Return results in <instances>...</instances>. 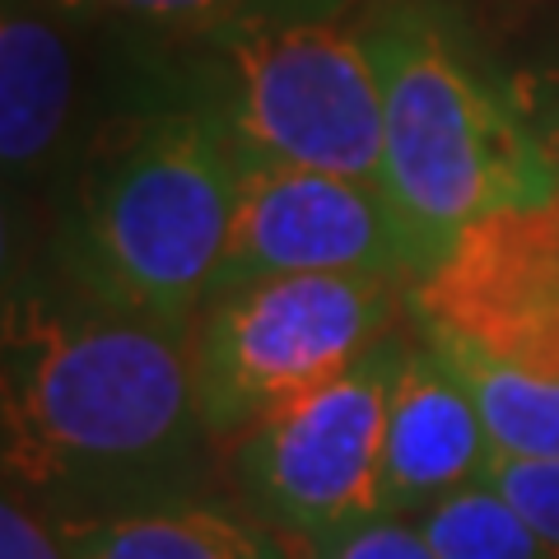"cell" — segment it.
I'll return each instance as SVG.
<instances>
[{
    "instance_id": "cell-15",
    "label": "cell",
    "mask_w": 559,
    "mask_h": 559,
    "mask_svg": "<svg viewBox=\"0 0 559 559\" xmlns=\"http://www.w3.org/2000/svg\"><path fill=\"white\" fill-rule=\"evenodd\" d=\"M485 485H495L527 518V527L559 555V457H495L485 471Z\"/></svg>"
},
{
    "instance_id": "cell-12",
    "label": "cell",
    "mask_w": 559,
    "mask_h": 559,
    "mask_svg": "<svg viewBox=\"0 0 559 559\" xmlns=\"http://www.w3.org/2000/svg\"><path fill=\"white\" fill-rule=\"evenodd\" d=\"M439 559H559L495 485H466L415 518Z\"/></svg>"
},
{
    "instance_id": "cell-11",
    "label": "cell",
    "mask_w": 559,
    "mask_h": 559,
    "mask_svg": "<svg viewBox=\"0 0 559 559\" xmlns=\"http://www.w3.org/2000/svg\"><path fill=\"white\" fill-rule=\"evenodd\" d=\"M457 369L466 392L489 429L495 457H559V373L518 369L509 359L485 355L480 345L419 331Z\"/></svg>"
},
{
    "instance_id": "cell-8",
    "label": "cell",
    "mask_w": 559,
    "mask_h": 559,
    "mask_svg": "<svg viewBox=\"0 0 559 559\" xmlns=\"http://www.w3.org/2000/svg\"><path fill=\"white\" fill-rule=\"evenodd\" d=\"M495 443L457 369L425 336L411 341L388 396L378 503L392 518H419L439 499L485 480Z\"/></svg>"
},
{
    "instance_id": "cell-1",
    "label": "cell",
    "mask_w": 559,
    "mask_h": 559,
    "mask_svg": "<svg viewBox=\"0 0 559 559\" xmlns=\"http://www.w3.org/2000/svg\"><path fill=\"white\" fill-rule=\"evenodd\" d=\"M210 443L191 331L24 285L5 304V489L51 522L187 499Z\"/></svg>"
},
{
    "instance_id": "cell-17",
    "label": "cell",
    "mask_w": 559,
    "mask_h": 559,
    "mask_svg": "<svg viewBox=\"0 0 559 559\" xmlns=\"http://www.w3.org/2000/svg\"><path fill=\"white\" fill-rule=\"evenodd\" d=\"M513 94H518V108L536 135V150H540V159H546L550 182L559 191V75L522 80V84H513Z\"/></svg>"
},
{
    "instance_id": "cell-4",
    "label": "cell",
    "mask_w": 559,
    "mask_h": 559,
    "mask_svg": "<svg viewBox=\"0 0 559 559\" xmlns=\"http://www.w3.org/2000/svg\"><path fill=\"white\" fill-rule=\"evenodd\" d=\"M168 84L248 159L382 187L378 75L364 33L341 20V0H242L187 57H168Z\"/></svg>"
},
{
    "instance_id": "cell-16",
    "label": "cell",
    "mask_w": 559,
    "mask_h": 559,
    "mask_svg": "<svg viewBox=\"0 0 559 559\" xmlns=\"http://www.w3.org/2000/svg\"><path fill=\"white\" fill-rule=\"evenodd\" d=\"M0 559H75V555H70L61 522H51L43 509H33L28 499L5 489V499H0Z\"/></svg>"
},
{
    "instance_id": "cell-2",
    "label": "cell",
    "mask_w": 559,
    "mask_h": 559,
    "mask_svg": "<svg viewBox=\"0 0 559 559\" xmlns=\"http://www.w3.org/2000/svg\"><path fill=\"white\" fill-rule=\"evenodd\" d=\"M242 159L234 135L168 80L98 121L57 210V285L191 331L224 266Z\"/></svg>"
},
{
    "instance_id": "cell-6",
    "label": "cell",
    "mask_w": 559,
    "mask_h": 559,
    "mask_svg": "<svg viewBox=\"0 0 559 559\" xmlns=\"http://www.w3.org/2000/svg\"><path fill=\"white\" fill-rule=\"evenodd\" d=\"M406 349L411 341L392 331L349 369L285 401L242 433L238 485L271 532L308 540L382 513V425Z\"/></svg>"
},
{
    "instance_id": "cell-7",
    "label": "cell",
    "mask_w": 559,
    "mask_h": 559,
    "mask_svg": "<svg viewBox=\"0 0 559 559\" xmlns=\"http://www.w3.org/2000/svg\"><path fill=\"white\" fill-rule=\"evenodd\" d=\"M266 275H388L415 289L425 266L378 182L242 159L215 294Z\"/></svg>"
},
{
    "instance_id": "cell-14",
    "label": "cell",
    "mask_w": 559,
    "mask_h": 559,
    "mask_svg": "<svg viewBox=\"0 0 559 559\" xmlns=\"http://www.w3.org/2000/svg\"><path fill=\"white\" fill-rule=\"evenodd\" d=\"M285 546L294 559H439V550L425 540L415 518H392V513H373L364 522H349L341 532L285 540Z\"/></svg>"
},
{
    "instance_id": "cell-5",
    "label": "cell",
    "mask_w": 559,
    "mask_h": 559,
    "mask_svg": "<svg viewBox=\"0 0 559 559\" xmlns=\"http://www.w3.org/2000/svg\"><path fill=\"white\" fill-rule=\"evenodd\" d=\"M396 308H411V285L388 275H266L215 294L191 326L210 439H242L285 401L349 369L392 336Z\"/></svg>"
},
{
    "instance_id": "cell-13",
    "label": "cell",
    "mask_w": 559,
    "mask_h": 559,
    "mask_svg": "<svg viewBox=\"0 0 559 559\" xmlns=\"http://www.w3.org/2000/svg\"><path fill=\"white\" fill-rule=\"evenodd\" d=\"M80 28H108L135 47L178 51L215 33L242 0H47Z\"/></svg>"
},
{
    "instance_id": "cell-10",
    "label": "cell",
    "mask_w": 559,
    "mask_h": 559,
    "mask_svg": "<svg viewBox=\"0 0 559 559\" xmlns=\"http://www.w3.org/2000/svg\"><path fill=\"white\" fill-rule=\"evenodd\" d=\"M66 540L75 559H294L280 532L197 499L70 522Z\"/></svg>"
},
{
    "instance_id": "cell-9",
    "label": "cell",
    "mask_w": 559,
    "mask_h": 559,
    "mask_svg": "<svg viewBox=\"0 0 559 559\" xmlns=\"http://www.w3.org/2000/svg\"><path fill=\"white\" fill-rule=\"evenodd\" d=\"M75 20L47 0H5L0 20V159L10 197L51 182L75 164L80 145V61Z\"/></svg>"
},
{
    "instance_id": "cell-3",
    "label": "cell",
    "mask_w": 559,
    "mask_h": 559,
    "mask_svg": "<svg viewBox=\"0 0 559 559\" xmlns=\"http://www.w3.org/2000/svg\"><path fill=\"white\" fill-rule=\"evenodd\" d=\"M359 33L382 98V187L419 266L429 271L476 219L550 197L518 94L466 57L429 0H382Z\"/></svg>"
}]
</instances>
